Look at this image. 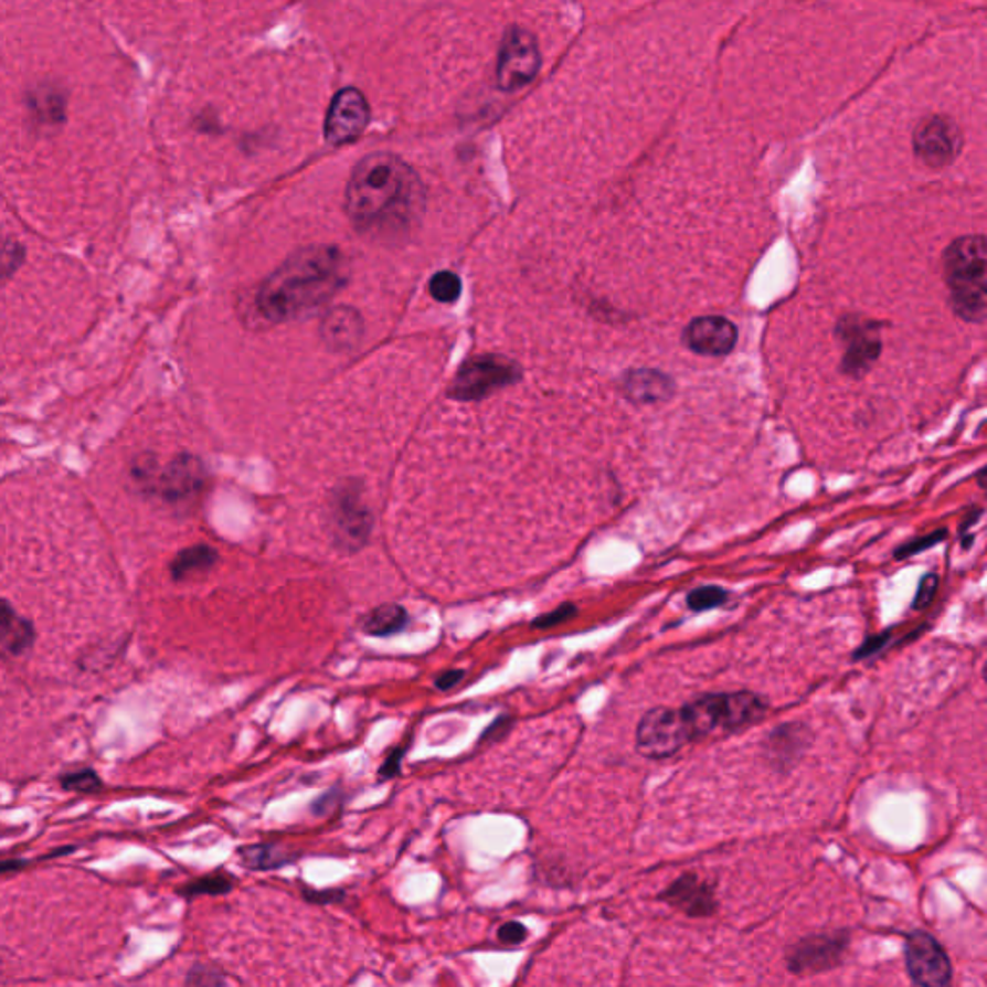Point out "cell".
<instances>
[{
	"label": "cell",
	"mask_w": 987,
	"mask_h": 987,
	"mask_svg": "<svg viewBox=\"0 0 987 987\" xmlns=\"http://www.w3.org/2000/svg\"><path fill=\"white\" fill-rule=\"evenodd\" d=\"M728 591L722 586L704 585L694 588L687 594V606L692 612H708V609L720 608L728 601Z\"/></svg>",
	"instance_id": "cell-24"
},
{
	"label": "cell",
	"mask_w": 987,
	"mask_h": 987,
	"mask_svg": "<svg viewBox=\"0 0 987 987\" xmlns=\"http://www.w3.org/2000/svg\"><path fill=\"white\" fill-rule=\"evenodd\" d=\"M660 901L691 919H708L718 909L714 888L697 873L679 875L666 891H661Z\"/></svg>",
	"instance_id": "cell-16"
},
{
	"label": "cell",
	"mask_w": 987,
	"mask_h": 987,
	"mask_svg": "<svg viewBox=\"0 0 987 987\" xmlns=\"http://www.w3.org/2000/svg\"><path fill=\"white\" fill-rule=\"evenodd\" d=\"M423 209V190L415 172L388 152L361 160L346 191V211L359 232L397 237L411 229Z\"/></svg>",
	"instance_id": "cell-1"
},
{
	"label": "cell",
	"mask_w": 987,
	"mask_h": 987,
	"mask_svg": "<svg viewBox=\"0 0 987 987\" xmlns=\"http://www.w3.org/2000/svg\"><path fill=\"white\" fill-rule=\"evenodd\" d=\"M951 309L958 319L981 325L987 315V242L984 234L961 236L943 251Z\"/></svg>",
	"instance_id": "cell-3"
},
{
	"label": "cell",
	"mask_w": 987,
	"mask_h": 987,
	"mask_svg": "<svg viewBox=\"0 0 987 987\" xmlns=\"http://www.w3.org/2000/svg\"><path fill=\"white\" fill-rule=\"evenodd\" d=\"M986 469L981 467L980 473H978V480H980V488H986V482H984V477H986Z\"/></svg>",
	"instance_id": "cell-41"
},
{
	"label": "cell",
	"mask_w": 987,
	"mask_h": 987,
	"mask_svg": "<svg viewBox=\"0 0 987 987\" xmlns=\"http://www.w3.org/2000/svg\"><path fill=\"white\" fill-rule=\"evenodd\" d=\"M692 741L718 733H733L760 722L767 714V700L756 692H710L679 708Z\"/></svg>",
	"instance_id": "cell-4"
},
{
	"label": "cell",
	"mask_w": 987,
	"mask_h": 987,
	"mask_svg": "<svg viewBox=\"0 0 987 987\" xmlns=\"http://www.w3.org/2000/svg\"><path fill=\"white\" fill-rule=\"evenodd\" d=\"M35 645V627L20 616L10 602L0 598V656L20 658Z\"/></svg>",
	"instance_id": "cell-19"
},
{
	"label": "cell",
	"mask_w": 987,
	"mask_h": 987,
	"mask_svg": "<svg viewBox=\"0 0 987 987\" xmlns=\"http://www.w3.org/2000/svg\"><path fill=\"white\" fill-rule=\"evenodd\" d=\"M464 669H449V671L442 673V676L436 679V687H438L441 691H449V689H454V687L464 679Z\"/></svg>",
	"instance_id": "cell-39"
},
{
	"label": "cell",
	"mask_w": 987,
	"mask_h": 987,
	"mask_svg": "<svg viewBox=\"0 0 987 987\" xmlns=\"http://www.w3.org/2000/svg\"><path fill=\"white\" fill-rule=\"evenodd\" d=\"M849 943L847 932L806 935L787 949V968L795 976L828 973L843 963Z\"/></svg>",
	"instance_id": "cell-8"
},
{
	"label": "cell",
	"mask_w": 987,
	"mask_h": 987,
	"mask_svg": "<svg viewBox=\"0 0 987 987\" xmlns=\"http://www.w3.org/2000/svg\"><path fill=\"white\" fill-rule=\"evenodd\" d=\"M937 586H940V577H937L935 573H930V575H926V577H922V581H920L919 591H916V596H914V604H912V608H927V606H930V604H932V601H934L935 598Z\"/></svg>",
	"instance_id": "cell-30"
},
{
	"label": "cell",
	"mask_w": 987,
	"mask_h": 987,
	"mask_svg": "<svg viewBox=\"0 0 987 987\" xmlns=\"http://www.w3.org/2000/svg\"><path fill=\"white\" fill-rule=\"evenodd\" d=\"M237 855L244 866H247L250 870H258V872L276 870L282 866L291 864L297 859V855L289 852L280 845H251V847L240 849Z\"/></svg>",
	"instance_id": "cell-23"
},
{
	"label": "cell",
	"mask_w": 987,
	"mask_h": 987,
	"mask_svg": "<svg viewBox=\"0 0 987 987\" xmlns=\"http://www.w3.org/2000/svg\"><path fill=\"white\" fill-rule=\"evenodd\" d=\"M527 927L521 924V922H508V924H503V926L498 930V937H500L501 943H508V945H517V943H523L527 940Z\"/></svg>",
	"instance_id": "cell-33"
},
{
	"label": "cell",
	"mask_w": 987,
	"mask_h": 987,
	"mask_svg": "<svg viewBox=\"0 0 987 987\" xmlns=\"http://www.w3.org/2000/svg\"><path fill=\"white\" fill-rule=\"evenodd\" d=\"M689 743L691 733L679 708H654L638 722L637 751L646 758H669Z\"/></svg>",
	"instance_id": "cell-5"
},
{
	"label": "cell",
	"mask_w": 987,
	"mask_h": 987,
	"mask_svg": "<svg viewBox=\"0 0 987 987\" xmlns=\"http://www.w3.org/2000/svg\"><path fill=\"white\" fill-rule=\"evenodd\" d=\"M188 984H193V986H222V984H226V978L221 973H214V970H209V968H195V970H191Z\"/></svg>",
	"instance_id": "cell-34"
},
{
	"label": "cell",
	"mask_w": 987,
	"mask_h": 987,
	"mask_svg": "<svg viewBox=\"0 0 987 987\" xmlns=\"http://www.w3.org/2000/svg\"><path fill=\"white\" fill-rule=\"evenodd\" d=\"M947 539V531L942 529V531L930 532L926 537H919V539L911 540V542H906L903 546H899L895 550L896 560H906V558H911V555L920 554V552H924V550H930V548H934L935 544H940L942 540Z\"/></svg>",
	"instance_id": "cell-28"
},
{
	"label": "cell",
	"mask_w": 987,
	"mask_h": 987,
	"mask_svg": "<svg viewBox=\"0 0 987 987\" xmlns=\"http://www.w3.org/2000/svg\"><path fill=\"white\" fill-rule=\"evenodd\" d=\"M61 785L66 790L93 793V790L100 789L103 782H100L99 775L95 774L93 770H79V772H70V774L62 775Z\"/></svg>",
	"instance_id": "cell-27"
},
{
	"label": "cell",
	"mask_w": 987,
	"mask_h": 987,
	"mask_svg": "<svg viewBox=\"0 0 987 987\" xmlns=\"http://www.w3.org/2000/svg\"><path fill=\"white\" fill-rule=\"evenodd\" d=\"M813 743L810 730L803 723H782L767 735L764 752L770 764L779 770L797 764Z\"/></svg>",
	"instance_id": "cell-18"
},
{
	"label": "cell",
	"mask_w": 987,
	"mask_h": 987,
	"mask_svg": "<svg viewBox=\"0 0 987 987\" xmlns=\"http://www.w3.org/2000/svg\"><path fill=\"white\" fill-rule=\"evenodd\" d=\"M836 336L845 346L841 371L851 379H862L881 355L880 322L845 315L837 322Z\"/></svg>",
	"instance_id": "cell-7"
},
{
	"label": "cell",
	"mask_w": 987,
	"mask_h": 987,
	"mask_svg": "<svg viewBox=\"0 0 987 987\" xmlns=\"http://www.w3.org/2000/svg\"><path fill=\"white\" fill-rule=\"evenodd\" d=\"M540 51L529 31L513 28L506 33L498 62V84L506 92H516L531 84L539 74Z\"/></svg>",
	"instance_id": "cell-10"
},
{
	"label": "cell",
	"mask_w": 987,
	"mask_h": 987,
	"mask_svg": "<svg viewBox=\"0 0 987 987\" xmlns=\"http://www.w3.org/2000/svg\"><path fill=\"white\" fill-rule=\"evenodd\" d=\"M232 888H234V883H232V878H229V875H206V878H201V880L185 885L182 889V893L185 896L224 895Z\"/></svg>",
	"instance_id": "cell-26"
},
{
	"label": "cell",
	"mask_w": 987,
	"mask_h": 987,
	"mask_svg": "<svg viewBox=\"0 0 987 987\" xmlns=\"http://www.w3.org/2000/svg\"><path fill=\"white\" fill-rule=\"evenodd\" d=\"M23 261V250L18 244H7L0 247V280L14 273Z\"/></svg>",
	"instance_id": "cell-31"
},
{
	"label": "cell",
	"mask_w": 987,
	"mask_h": 987,
	"mask_svg": "<svg viewBox=\"0 0 987 987\" xmlns=\"http://www.w3.org/2000/svg\"><path fill=\"white\" fill-rule=\"evenodd\" d=\"M305 899L309 901V903L317 904H330L338 903V901H342L343 891H332V889H327V891H312V889H305L304 891Z\"/></svg>",
	"instance_id": "cell-36"
},
{
	"label": "cell",
	"mask_w": 987,
	"mask_h": 987,
	"mask_svg": "<svg viewBox=\"0 0 987 987\" xmlns=\"http://www.w3.org/2000/svg\"><path fill=\"white\" fill-rule=\"evenodd\" d=\"M889 638H891V633H881V635H873V637L866 638L864 643L860 645L859 650L855 652V660H862V658H870V656H875V654H880L885 645L889 643Z\"/></svg>",
	"instance_id": "cell-32"
},
{
	"label": "cell",
	"mask_w": 987,
	"mask_h": 987,
	"mask_svg": "<svg viewBox=\"0 0 987 987\" xmlns=\"http://www.w3.org/2000/svg\"><path fill=\"white\" fill-rule=\"evenodd\" d=\"M363 336V320L351 307H335L322 320V338L332 350H353Z\"/></svg>",
	"instance_id": "cell-20"
},
{
	"label": "cell",
	"mask_w": 987,
	"mask_h": 987,
	"mask_svg": "<svg viewBox=\"0 0 987 987\" xmlns=\"http://www.w3.org/2000/svg\"><path fill=\"white\" fill-rule=\"evenodd\" d=\"M519 367L500 355H480L467 361L457 372L449 394L464 402H477L519 379Z\"/></svg>",
	"instance_id": "cell-6"
},
{
	"label": "cell",
	"mask_w": 987,
	"mask_h": 987,
	"mask_svg": "<svg viewBox=\"0 0 987 987\" xmlns=\"http://www.w3.org/2000/svg\"><path fill=\"white\" fill-rule=\"evenodd\" d=\"M403 754H405V749L400 746V749H395L386 760H384V764L380 767V777L382 779H390V777H394L400 772V764H402Z\"/></svg>",
	"instance_id": "cell-37"
},
{
	"label": "cell",
	"mask_w": 987,
	"mask_h": 987,
	"mask_svg": "<svg viewBox=\"0 0 987 987\" xmlns=\"http://www.w3.org/2000/svg\"><path fill=\"white\" fill-rule=\"evenodd\" d=\"M216 562H219V554L214 548L198 544V546L185 548L176 555L170 563V573L174 581H188V579L199 577L206 571L213 570Z\"/></svg>",
	"instance_id": "cell-21"
},
{
	"label": "cell",
	"mask_w": 987,
	"mask_h": 987,
	"mask_svg": "<svg viewBox=\"0 0 987 987\" xmlns=\"http://www.w3.org/2000/svg\"><path fill=\"white\" fill-rule=\"evenodd\" d=\"M149 485L168 503H183L203 490L205 469L193 456H178L159 475L155 471Z\"/></svg>",
	"instance_id": "cell-14"
},
{
	"label": "cell",
	"mask_w": 987,
	"mask_h": 987,
	"mask_svg": "<svg viewBox=\"0 0 987 987\" xmlns=\"http://www.w3.org/2000/svg\"><path fill=\"white\" fill-rule=\"evenodd\" d=\"M369 123V105L358 89H342L328 110L325 134L330 144H348L361 136Z\"/></svg>",
	"instance_id": "cell-15"
},
{
	"label": "cell",
	"mask_w": 987,
	"mask_h": 987,
	"mask_svg": "<svg viewBox=\"0 0 987 987\" xmlns=\"http://www.w3.org/2000/svg\"><path fill=\"white\" fill-rule=\"evenodd\" d=\"M904 965L912 984L924 987L949 986L953 966L934 935L912 932L904 943Z\"/></svg>",
	"instance_id": "cell-9"
},
{
	"label": "cell",
	"mask_w": 987,
	"mask_h": 987,
	"mask_svg": "<svg viewBox=\"0 0 987 987\" xmlns=\"http://www.w3.org/2000/svg\"><path fill=\"white\" fill-rule=\"evenodd\" d=\"M340 803V795H338V790H330L327 795H322L319 800H315L311 806L312 814H317V816H327V814L332 813L336 806Z\"/></svg>",
	"instance_id": "cell-38"
},
{
	"label": "cell",
	"mask_w": 987,
	"mask_h": 987,
	"mask_svg": "<svg viewBox=\"0 0 987 987\" xmlns=\"http://www.w3.org/2000/svg\"><path fill=\"white\" fill-rule=\"evenodd\" d=\"M330 521L338 546L353 552L365 544L371 534L372 519L359 488L343 487L336 492Z\"/></svg>",
	"instance_id": "cell-11"
},
{
	"label": "cell",
	"mask_w": 987,
	"mask_h": 987,
	"mask_svg": "<svg viewBox=\"0 0 987 987\" xmlns=\"http://www.w3.org/2000/svg\"><path fill=\"white\" fill-rule=\"evenodd\" d=\"M511 725H513V720H511L509 715H500V718H498V720H496V722L480 735V741H482V743H485V741H500L501 737L508 735Z\"/></svg>",
	"instance_id": "cell-35"
},
{
	"label": "cell",
	"mask_w": 987,
	"mask_h": 987,
	"mask_svg": "<svg viewBox=\"0 0 987 987\" xmlns=\"http://www.w3.org/2000/svg\"><path fill=\"white\" fill-rule=\"evenodd\" d=\"M575 614H577V606H573V604H562V606H558L554 612L537 617L534 623H532V627H534V629H552V627L560 625V623L570 622L571 617H575Z\"/></svg>",
	"instance_id": "cell-29"
},
{
	"label": "cell",
	"mask_w": 987,
	"mask_h": 987,
	"mask_svg": "<svg viewBox=\"0 0 987 987\" xmlns=\"http://www.w3.org/2000/svg\"><path fill=\"white\" fill-rule=\"evenodd\" d=\"M461 294V280L456 273L452 270H442L434 274L431 280V296L441 301V304H454Z\"/></svg>",
	"instance_id": "cell-25"
},
{
	"label": "cell",
	"mask_w": 987,
	"mask_h": 987,
	"mask_svg": "<svg viewBox=\"0 0 987 987\" xmlns=\"http://www.w3.org/2000/svg\"><path fill=\"white\" fill-rule=\"evenodd\" d=\"M622 392L635 405H658L676 395V380L656 369H630L622 376Z\"/></svg>",
	"instance_id": "cell-17"
},
{
	"label": "cell",
	"mask_w": 987,
	"mask_h": 987,
	"mask_svg": "<svg viewBox=\"0 0 987 987\" xmlns=\"http://www.w3.org/2000/svg\"><path fill=\"white\" fill-rule=\"evenodd\" d=\"M681 340L687 350L700 358H725L737 346L739 330L728 317L704 315L684 327Z\"/></svg>",
	"instance_id": "cell-13"
},
{
	"label": "cell",
	"mask_w": 987,
	"mask_h": 987,
	"mask_svg": "<svg viewBox=\"0 0 987 987\" xmlns=\"http://www.w3.org/2000/svg\"><path fill=\"white\" fill-rule=\"evenodd\" d=\"M407 623H410V616L405 608L397 604H384L363 617L361 629L369 637H392V635L402 633L407 627Z\"/></svg>",
	"instance_id": "cell-22"
},
{
	"label": "cell",
	"mask_w": 987,
	"mask_h": 987,
	"mask_svg": "<svg viewBox=\"0 0 987 987\" xmlns=\"http://www.w3.org/2000/svg\"><path fill=\"white\" fill-rule=\"evenodd\" d=\"M963 147L957 126L945 116H932L914 131V152L930 168L949 167Z\"/></svg>",
	"instance_id": "cell-12"
},
{
	"label": "cell",
	"mask_w": 987,
	"mask_h": 987,
	"mask_svg": "<svg viewBox=\"0 0 987 987\" xmlns=\"http://www.w3.org/2000/svg\"><path fill=\"white\" fill-rule=\"evenodd\" d=\"M348 261L332 245H312L297 251L278 266L258 289L257 309L270 322L299 319L343 288Z\"/></svg>",
	"instance_id": "cell-2"
},
{
	"label": "cell",
	"mask_w": 987,
	"mask_h": 987,
	"mask_svg": "<svg viewBox=\"0 0 987 987\" xmlns=\"http://www.w3.org/2000/svg\"><path fill=\"white\" fill-rule=\"evenodd\" d=\"M23 866H25L23 860H4V862H0V873L10 872V870H20Z\"/></svg>",
	"instance_id": "cell-40"
}]
</instances>
